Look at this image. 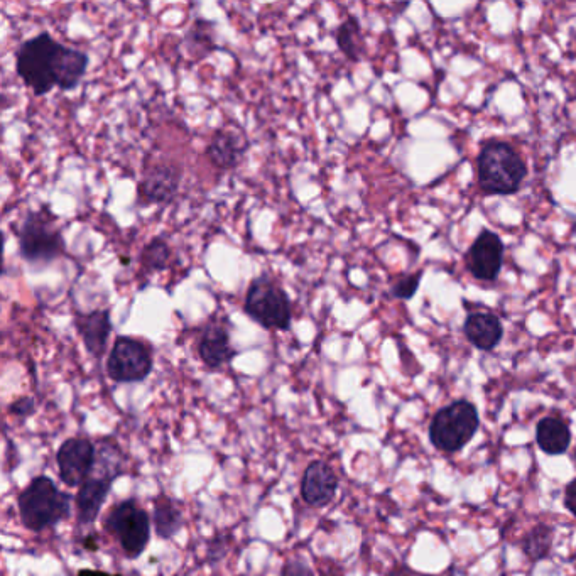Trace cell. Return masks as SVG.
I'll return each mask as SVG.
<instances>
[{
	"mask_svg": "<svg viewBox=\"0 0 576 576\" xmlns=\"http://www.w3.org/2000/svg\"><path fill=\"white\" fill-rule=\"evenodd\" d=\"M77 576H120V575H112V573H107V571L102 570H82L78 571Z\"/></svg>",
	"mask_w": 576,
	"mask_h": 576,
	"instance_id": "f1b7e54d",
	"label": "cell"
},
{
	"mask_svg": "<svg viewBox=\"0 0 576 576\" xmlns=\"http://www.w3.org/2000/svg\"><path fill=\"white\" fill-rule=\"evenodd\" d=\"M421 278H423V271H418L416 274H408V276L399 279V281L392 286V296L397 299H404V301L413 298L419 289Z\"/></svg>",
	"mask_w": 576,
	"mask_h": 576,
	"instance_id": "cb8c5ba5",
	"label": "cell"
},
{
	"mask_svg": "<svg viewBox=\"0 0 576 576\" xmlns=\"http://www.w3.org/2000/svg\"><path fill=\"white\" fill-rule=\"evenodd\" d=\"M34 411H36V403H34L33 397H19L14 403L9 406V413L12 416H17V418H28V416H33Z\"/></svg>",
	"mask_w": 576,
	"mask_h": 576,
	"instance_id": "d4e9b609",
	"label": "cell"
},
{
	"mask_svg": "<svg viewBox=\"0 0 576 576\" xmlns=\"http://www.w3.org/2000/svg\"><path fill=\"white\" fill-rule=\"evenodd\" d=\"M90 58L85 51L56 41L51 34L38 33L26 39L16 51V73L36 97L53 88L71 92L87 75Z\"/></svg>",
	"mask_w": 576,
	"mask_h": 576,
	"instance_id": "6da1fadb",
	"label": "cell"
},
{
	"mask_svg": "<svg viewBox=\"0 0 576 576\" xmlns=\"http://www.w3.org/2000/svg\"><path fill=\"white\" fill-rule=\"evenodd\" d=\"M468 271L477 281L492 283L499 278L502 262H504V244L499 235L484 230L475 239L465 256Z\"/></svg>",
	"mask_w": 576,
	"mask_h": 576,
	"instance_id": "7c38bea8",
	"label": "cell"
},
{
	"mask_svg": "<svg viewBox=\"0 0 576 576\" xmlns=\"http://www.w3.org/2000/svg\"><path fill=\"white\" fill-rule=\"evenodd\" d=\"M153 521L159 538L171 539L174 534L180 533L185 517L181 507L176 506L173 499L161 494L154 500Z\"/></svg>",
	"mask_w": 576,
	"mask_h": 576,
	"instance_id": "d6986e66",
	"label": "cell"
},
{
	"mask_svg": "<svg viewBox=\"0 0 576 576\" xmlns=\"http://www.w3.org/2000/svg\"><path fill=\"white\" fill-rule=\"evenodd\" d=\"M538 445L548 455H561L568 450L571 441L570 428L558 418H544L536 430Z\"/></svg>",
	"mask_w": 576,
	"mask_h": 576,
	"instance_id": "ac0fdd59",
	"label": "cell"
},
{
	"mask_svg": "<svg viewBox=\"0 0 576 576\" xmlns=\"http://www.w3.org/2000/svg\"><path fill=\"white\" fill-rule=\"evenodd\" d=\"M565 506L576 517V480H573L565 492Z\"/></svg>",
	"mask_w": 576,
	"mask_h": 576,
	"instance_id": "4316f807",
	"label": "cell"
},
{
	"mask_svg": "<svg viewBox=\"0 0 576 576\" xmlns=\"http://www.w3.org/2000/svg\"><path fill=\"white\" fill-rule=\"evenodd\" d=\"M17 506L22 526L33 533H43L70 516L71 497L46 475H38L19 494Z\"/></svg>",
	"mask_w": 576,
	"mask_h": 576,
	"instance_id": "7a4b0ae2",
	"label": "cell"
},
{
	"mask_svg": "<svg viewBox=\"0 0 576 576\" xmlns=\"http://www.w3.org/2000/svg\"><path fill=\"white\" fill-rule=\"evenodd\" d=\"M141 266L144 271L158 272L168 267L171 261V247L163 237L149 240L141 252Z\"/></svg>",
	"mask_w": 576,
	"mask_h": 576,
	"instance_id": "603a6c76",
	"label": "cell"
},
{
	"mask_svg": "<svg viewBox=\"0 0 576 576\" xmlns=\"http://www.w3.org/2000/svg\"><path fill=\"white\" fill-rule=\"evenodd\" d=\"M479 424L475 406L468 401H457L436 413L430 426L431 443L441 452H458L472 440Z\"/></svg>",
	"mask_w": 576,
	"mask_h": 576,
	"instance_id": "52a82bcc",
	"label": "cell"
},
{
	"mask_svg": "<svg viewBox=\"0 0 576 576\" xmlns=\"http://www.w3.org/2000/svg\"><path fill=\"white\" fill-rule=\"evenodd\" d=\"M97 457L104 463L102 473L98 477L92 475L78 490L77 511L80 524H92L97 521L112 484L122 473V462L117 446L109 441H102V448L98 450Z\"/></svg>",
	"mask_w": 576,
	"mask_h": 576,
	"instance_id": "ba28073f",
	"label": "cell"
},
{
	"mask_svg": "<svg viewBox=\"0 0 576 576\" xmlns=\"http://www.w3.org/2000/svg\"><path fill=\"white\" fill-rule=\"evenodd\" d=\"M245 151H247V146L242 141V137L232 131L218 129L213 132V136L208 141L205 156L215 168L229 171V169L239 168Z\"/></svg>",
	"mask_w": 576,
	"mask_h": 576,
	"instance_id": "2e32d148",
	"label": "cell"
},
{
	"mask_svg": "<svg viewBox=\"0 0 576 576\" xmlns=\"http://www.w3.org/2000/svg\"><path fill=\"white\" fill-rule=\"evenodd\" d=\"M237 355V350L230 342L229 328L222 323H208L198 338V357L210 370L222 369L230 364Z\"/></svg>",
	"mask_w": 576,
	"mask_h": 576,
	"instance_id": "5bb4252c",
	"label": "cell"
},
{
	"mask_svg": "<svg viewBox=\"0 0 576 576\" xmlns=\"http://www.w3.org/2000/svg\"><path fill=\"white\" fill-rule=\"evenodd\" d=\"M244 313L269 332H288L293 323V303L288 291L267 272L250 281L245 291Z\"/></svg>",
	"mask_w": 576,
	"mask_h": 576,
	"instance_id": "277c9868",
	"label": "cell"
},
{
	"mask_svg": "<svg viewBox=\"0 0 576 576\" xmlns=\"http://www.w3.org/2000/svg\"><path fill=\"white\" fill-rule=\"evenodd\" d=\"M338 479L332 467L315 460L306 467L301 480V497L311 507H327L337 492Z\"/></svg>",
	"mask_w": 576,
	"mask_h": 576,
	"instance_id": "9a60e30c",
	"label": "cell"
},
{
	"mask_svg": "<svg viewBox=\"0 0 576 576\" xmlns=\"http://www.w3.org/2000/svg\"><path fill=\"white\" fill-rule=\"evenodd\" d=\"M181 178L183 171L178 164L156 163L147 166L137 185V203L142 207L168 205L178 195Z\"/></svg>",
	"mask_w": 576,
	"mask_h": 576,
	"instance_id": "8fae6325",
	"label": "cell"
},
{
	"mask_svg": "<svg viewBox=\"0 0 576 576\" xmlns=\"http://www.w3.org/2000/svg\"><path fill=\"white\" fill-rule=\"evenodd\" d=\"M73 325L77 328L78 335L82 338L88 354L95 359H102L107 352L109 337L114 330L110 308H100V310H93L90 313L77 311Z\"/></svg>",
	"mask_w": 576,
	"mask_h": 576,
	"instance_id": "4fadbf2b",
	"label": "cell"
},
{
	"mask_svg": "<svg viewBox=\"0 0 576 576\" xmlns=\"http://www.w3.org/2000/svg\"><path fill=\"white\" fill-rule=\"evenodd\" d=\"M480 190L485 195H514L528 176L521 154L507 142H489L477 158Z\"/></svg>",
	"mask_w": 576,
	"mask_h": 576,
	"instance_id": "3957f363",
	"label": "cell"
},
{
	"mask_svg": "<svg viewBox=\"0 0 576 576\" xmlns=\"http://www.w3.org/2000/svg\"><path fill=\"white\" fill-rule=\"evenodd\" d=\"M104 529L117 539L120 549L131 560H136L146 551L151 539L149 514L134 499L115 504L105 516Z\"/></svg>",
	"mask_w": 576,
	"mask_h": 576,
	"instance_id": "8992f818",
	"label": "cell"
},
{
	"mask_svg": "<svg viewBox=\"0 0 576 576\" xmlns=\"http://www.w3.org/2000/svg\"><path fill=\"white\" fill-rule=\"evenodd\" d=\"M575 462H576V450H575Z\"/></svg>",
	"mask_w": 576,
	"mask_h": 576,
	"instance_id": "f546056e",
	"label": "cell"
},
{
	"mask_svg": "<svg viewBox=\"0 0 576 576\" xmlns=\"http://www.w3.org/2000/svg\"><path fill=\"white\" fill-rule=\"evenodd\" d=\"M386 576H414V573L413 571L408 570L406 566H396V568L389 571Z\"/></svg>",
	"mask_w": 576,
	"mask_h": 576,
	"instance_id": "83f0119b",
	"label": "cell"
},
{
	"mask_svg": "<svg viewBox=\"0 0 576 576\" xmlns=\"http://www.w3.org/2000/svg\"><path fill=\"white\" fill-rule=\"evenodd\" d=\"M335 43L350 61H359L364 53V38L357 17L348 16L335 31Z\"/></svg>",
	"mask_w": 576,
	"mask_h": 576,
	"instance_id": "ffe728a7",
	"label": "cell"
},
{
	"mask_svg": "<svg viewBox=\"0 0 576 576\" xmlns=\"http://www.w3.org/2000/svg\"><path fill=\"white\" fill-rule=\"evenodd\" d=\"M154 367L153 347L141 338H115L109 359H107V375L117 384H136L146 381Z\"/></svg>",
	"mask_w": 576,
	"mask_h": 576,
	"instance_id": "9c48e42d",
	"label": "cell"
},
{
	"mask_svg": "<svg viewBox=\"0 0 576 576\" xmlns=\"http://www.w3.org/2000/svg\"><path fill=\"white\" fill-rule=\"evenodd\" d=\"M185 41L190 46L191 53L198 56H208L217 49L215 44V24L207 19H196L186 31Z\"/></svg>",
	"mask_w": 576,
	"mask_h": 576,
	"instance_id": "7402d4cb",
	"label": "cell"
},
{
	"mask_svg": "<svg viewBox=\"0 0 576 576\" xmlns=\"http://www.w3.org/2000/svg\"><path fill=\"white\" fill-rule=\"evenodd\" d=\"M283 576H315L303 561L291 560L283 566Z\"/></svg>",
	"mask_w": 576,
	"mask_h": 576,
	"instance_id": "484cf974",
	"label": "cell"
},
{
	"mask_svg": "<svg viewBox=\"0 0 576 576\" xmlns=\"http://www.w3.org/2000/svg\"><path fill=\"white\" fill-rule=\"evenodd\" d=\"M463 330H465L468 342L472 343L473 347L485 350V352L494 350L499 345L500 340H502V335H504L502 323L492 313H472V315H468Z\"/></svg>",
	"mask_w": 576,
	"mask_h": 576,
	"instance_id": "e0dca14e",
	"label": "cell"
},
{
	"mask_svg": "<svg viewBox=\"0 0 576 576\" xmlns=\"http://www.w3.org/2000/svg\"><path fill=\"white\" fill-rule=\"evenodd\" d=\"M553 539H555V529L548 524H538L522 538L521 548L524 555L536 563V561L548 558Z\"/></svg>",
	"mask_w": 576,
	"mask_h": 576,
	"instance_id": "44dd1931",
	"label": "cell"
},
{
	"mask_svg": "<svg viewBox=\"0 0 576 576\" xmlns=\"http://www.w3.org/2000/svg\"><path fill=\"white\" fill-rule=\"evenodd\" d=\"M56 220L58 218L51 213L49 207L28 212L17 230L22 261L46 266L65 256V237L61 229L56 227Z\"/></svg>",
	"mask_w": 576,
	"mask_h": 576,
	"instance_id": "5b68a950",
	"label": "cell"
},
{
	"mask_svg": "<svg viewBox=\"0 0 576 576\" xmlns=\"http://www.w3.org/2000/svg\"><path fill=\"white\" fill-rule=\"evenodd\" d=\"M56 463L63 484L82 487L92 477L97 463V448L85 436H75L60 446L56 453Z\"/></svg>",
	"mask_w": 576,
	"mask_h": 576,
	"instance_id": "30bf717a",
	"label": "cell"
}]
</instances>
